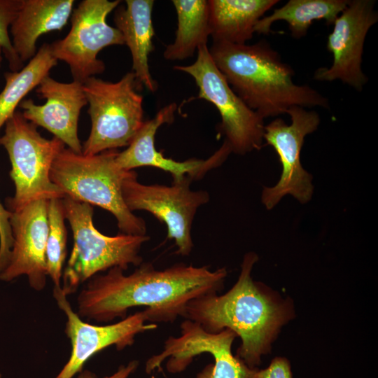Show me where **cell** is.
<instances>
[{"mask_svg":"<svg viewBox=\"0 0 378 378\" xmlns=\"http://www.w3.org/2000/svg\"><path fill=\"white\" fill-rule=\"evenodd\" d=\"M227 274L225 267L211 271L183 263L158 270L142 262L128 275L114 267L86 281L77 297L76 313L81 318L106 323L144 306L148 322H173L184 316L190 300L221 290Z\"/></svg>","mask_w":378,"mask_h":378,"instance_id":"obj_1","label":"cell"},{"mask_svg":"<svg viewBox=\"0 0 378 378\" xmlns=\"http://www.w3.org/2000/svg\"><path fill=\"white\" fill-rule=\"evenodd\" d=\"M258 260L254 252L247 253L232 288L222 295L211 293L190 300L183 316L210 333L232 330L241 340L235 356L251 369L270 353L281 328L294 314L290 301L253 280L251 271Z\"/></svg>","mask_w":378,"mask_h":378,"instance_id":"obj_2","label":"cell"},{"mask_svg":"<svg viewBox=\"0 0 378 378\" xmlns=\"http://www.w3.org/2000/svg\"><path fill=\"white\" fill-rule=\"evenodd\" d=\"M210 55L235 94L263 119L292 106L329 107L326 97L294 83L293 69L265 41L253 45L213 41Z\"/></svg>","mask_w":378,"mask_h":378,"instance_id":"obj_3","label":"cell"},{"mask_svg":"<svg viewBox=\"0 0 378 378\" xmlns=\"http://www.w3.org/2000/svg\"><path fill=\"white\" fill-rule=\"evenodd\" d=\"M118 153L110 150L86 155L64 147L53 161L50 179L64 197L111 213L121 233L144 236V220L127 208L122 197V182L127 171L116 163Z\"/></svg>","mask_w":378,"mask_h":378,"instance_id":"obj_4","label":"cell"},{"mask_svg":"<svg viewBox=\"0 0 378 378\" xmlns=\"http://www.w3.org/2000/svg\"><path fill=\"white\" fill-rule=\"evenodd\" d=\"M62 200L64 217L73 234V248L61 286L66 296L101 272L114 267L125 271L131 265L137 267L142 263L139 253L143 244L150 239L148 236L104 235L94 225L92 205L67 197Z\"/></svg>","mask_w":378,"mask_h":378,"instance_id":"obj_5","label":"cell"},{"mask_svg":"<svg viewBox=\"0 0 378 378\" xmlns=\"http://www.w3.org/2000/svg\"><path fill=\"white\" fill-rule=\"evenodd\" d=\"M0 145L6 150L10 164V176L15 186L12 197L6 200V208L17 211L39 200L62 199V190L51 181L50 173L64 144L53 136H42L37 127L16 111L5 124Z\"/></svg>","mask_w":378,"mask_h":378,"instance_id":"obj_6","label":"cell"},{"mask_svg":"<svg viewBox=\"0 0 378 378\" xmlns=\"http://www.w3.org/2000/svg\"><path fill=\"white\" fill-rule=\"evenodd\" d=\"M91 130L82 153L92 155L128 146L144 122L143 96L132 71L118 81L95 76L83 83Z\"/></svg>","mask_w":378,"mask_h":378,"instance_id":"obj_7","label":"cell"},{"mask_svg":"<svg viewBox=\"0 0 378 378\" xmlns=\"http://www.w3.org/2000/svg\"><path fill=\"white\" fill-rule=\"evenodd\" d=\"M194 63L176 66L191 76L199 88L198 98L213 104L221 118L220 129L232 152L245 155L262 146L264 119L248 108L232 90L216 66L207 44L200 46Z\"/></svg>","mask_w":378,"mask_h":378,"instance_id":"obj_8","label":"cell"},{"mask_svg":"<svg viewBox=\"0 0 378 378\" xmlns=\"http://www.w3.org/2000/svg\"><path fill=\"white\" fill-rule=\"evenodd\" d=\"M120 0H83L73 10L71 29L62 39L51 43L53 57L69 67L74 80L83 83L105 70L99 52L109 46L124 45L120 31L106 22Z\"/></svg>","mask_w":378,"mask_h":378,"instance_id":"obj_9","label":"cell"},{"mask_svg":"<svg viewBox=\"0 0 378 378\" xmlns=\"http://www.w3.org/2000/svg\"><path fill=\"white\" fill-rule=\"evenodd\" d=\"M193 179L186 176L170 186L144 185L137 181L133 170L127 171L122 182V193L125 204L133 212H150L167 227L168 239H174L176 253L190 255L193 243L191 227L197 209L207 203L206 191L190 190Z\"/></svg>","mask_w":378,"mask_h":378,"instance_id":"obj_10","label":"cell"},{"mask_svg":"<svg viewBox=\"0 0 378 378\" xmlns=\"http://www.w3.org/2000/svg\"><path fill=\"white\" fill-rule=\"evenodd\" d=\"M286 113L290 117V125L276 118L264 127L263 139L274 148L282 166L277 183L265 187L262 192V202L268 210L287 195L301 204L307 203L314 192L312 176L303 168L300 156L304 137L315 132L320 124L319 115L298 106L290 107Z\"/></svg>","mask_w":378,"mask_h":378,"instance_id":"obj_11","label":"cell"},{"mask_svg":"<svg viewBox=\"0 0 378 378\" xmlns=\"http://www.w3.org/2000/svg\"><path fill=\"white\" fill-rule=\"evenodd\" d=\"M237 335L225 329L218 333L205 331L192 321L186 319L181 324V335L166 340L162 351L149 358L145 371L150 374L166 360L170 373L184 371L193 358L202 353L210 354L214 363L208 364L195 378H250L252 369L232 353V344Z\"/></svg>","mask_w":378,"mask_h":378,"instance_id":"obj_12","label":"cell"},{"mask_svg":"<svg viewBox=\"0 0 378 378\" xmlns=\"http://www.w3.org/2000/svg\"><path fill=\"white\" fill-rule=\"evenodd\" d=\"M53 297L66 317L64 332L71 346L69 360L55 378H74L94 354L111 346L122 350L134 344L138 334L157 328L155 324L146 323L148 316L144 309L113 324L92 325L74 311L61 286H54Z\"/></svg>","mask_w":378,"mask_h":378,"instance_id":"obj_13","label":"cell"},{"mask_svg":"<svg viewBox=\"0 0 378 378\" xmlns=\"http://www.w3.org/2000/svg\"><path fill=\"white\" fill-rule=\"evenodd\" d=\"M375 1L351 0L333 23L328 35L327 49L332 54L330 68L318 69L314 79L340 80L361 91L368 78L361 69L364 43L369 29L378 21Z\"/></svg>","mask_w":378,"mask_h":378,"instance_id":"obj_14","label":"cell"},{"mask_svg":"<svg viewBox=\"0 0 378 378\" xmlns=\"http://www.w3.org/2000/svg\"><path fill=\"white\" fill-rule=\"evenodd\" d=\"M48 200H39L11 212L13 245L8 265L0 274L1 281H10L26 275L34 290L41 291L45 288L48 276Z\"/></svg>","mask_w":378,"mask_h":378,"instance_id":"obj_15","label":"cell"},{"mask_svg":"<svg viewBox=\"0 0 378 378\" xmlns=\"http://www.w3.org/2000/svg\"><path fill=\"white\" fill-rule=\"evenodd\" d=\"M36 92L46 102L38 105L31 99L22 100L19 108L24 118L49 131L70 150L82 153L78 123L82 108L88 104L83 83L76 80L62 83L47 76Z\"/></svg>","mask_w":378,"mask_h":378,"instance_id":"obj_16","label":"cell"},{"mask_svg":"<svg viewBox=\"0 0 378 378\" xmlns=\"http://www.w3.org/2000/svg\"><path fill=\"white\" fill-rule=\"evenodd\" d=\"M177 109L176 103H171L158 111L155 116L145 121L127 148L118 153L115 161L123 170L136 167H153L169 172L173 182L189 176L193 180L202 178L209 169L221 164L232 152L226 142L212 156L204 160L190 159L178 162L167 158L155 146V134L163 124L172 123Z\"/></svg>","mask_w":378,"mask_h":378,"instance_id":"obj_17","label":"cell"},{"mask_svg":"<svg viewBox=\"0 0 378 378\" xmlns=\"http://www.w3.org/2000/svg\"><path fill=\"white\" fill-rule=\"evenodd\" d=\"M74 0H21L10 27L13 49L24 62L37 52L36 42L46 33L60 31L71 18Z\"/></svg>","mask_w":378,"mask_h":378,"instance_id":"obj_18","label":"cell"},{"mask_svg":"<svg viewBox=\"0 0 378 378\" xmlns=\"http://www.w3.org/2000/svg\"><path fill=\"white\" fill-rule=\"evenodd\" d=\"M125 7L116 9L114 23L129 48L132 60V72L139 88L155 92L157 81L150 72L148 56L154 50L155 32L152 22L153 0H126Z\"/></svg>","mask_w":378,"mask_h":378,"instance_id":"obj_19","label":"cell"},{"mask_svg":"<svg viewBox=\"0 0 378 378\" xmlns=\"http://www.w3.org/2000/svg\"><path fill=\"white\" fill-rule=\"evenodd\" d=\"M213 41L243 45L253 38L258 21L278 0H209Z\"/></svg>","mask_w":378,"mask_h":378,"instance_id":"obj_20","label":"cell"},{"mask_svg":"<svg viewBox=\"0 0 378 378\" xmlns=\"http://www.w3.org/2000/svg\"><path fill=\"white\" fill-rule=\"evenodd\" d=\"M349 0H290L273 13L260 18L255 26V32L269 34L272 24L283 20L288 23L291 36L300 38L315 20H325L326 24H333L344 10Z\"/></svg>","mask_w":378,"mask_h":378,"instance_id":"obj_21","label":"cell"},{"mask_svg":"<svg viewBox=\"0 0 378 378\" xmlns=\"http://www.w3.org/2000/svg\"><path fill=\"white\" fill-rule=\"evenodd\" d=\"M177 15V29L173 43L164 51L167 60L181 61L193 56L207 44L211 36L209 2L206 0H173Z\"/></svg>","mask_w":378,"mask_h":378,"instance_id":"obj_22","label":"cell"},{"mask_svg":"<svg viewBox=\"0 0 378 378\" xmlns=\"http://www.w3.org/2000/svg\"><path fill=\"white\" fill-rule=\"evenodd\" d=\"M57 64L50 43H44L21 70L4 74L6 83L0 92V130L17 111L25 96L49 76Z\"/></svg>","mask_w":378,"mask_h":378,"instance_id":"obj_23","label":"cell"},{"mask_svg":"<svg viewBox=\"0 0 378 378\" xmlns=\"http://www.w3.org/2000/svg\"><path fill=\"white\" fill-rule=\"evenodd\" d=\"M62 199L48 200V234L46 242V258L47 274L54 286H61L62 270L67 254V231L64 223Z\"/></svg>","mask_w":378,"mask_h":378,"instance_id":"obj_24","label":"cell"},{"mask_svg":"<svg viewBox=\"0 0 378 378\" xmlns=\"http://www.w3.org/2000/svg\"><path fill=\"white\" fill-rule=\"evenodd\" d=\"M20 4L21 0H0V46L13 72L18 71L24 67L13 49L8 33V29L16 17Z\"/></svg>","mask_w":378,"mask_h":378,"instance_id":"obj_25","label":"cell"},{"mask_svg":"<svg viewBox=\"0 0 378 378\" xmlns=\"http://www.w3.org/2000/svg\"><path fill=\"white\" fill-rule=\"evenodd\" d=\"M10 212L0 202V274L6 267L13 245Z\"/></svg>","mask_w":378,"mask_h":378,"instance_id":"obj_26","label":"cell"},{"mask_svg":"<svg viewBox=\"0 0 378 378\" xmlns=\"http://www.w3.org/2000/svg\"><path fill=\"white\" fill-rule=\"evenodd\" d=\"M250 378H293L290 364L284 357H276L265 369H252Z\"/></svg>","mask_w":378,"mask_h":378,"instance_id":"obj_27","label":"cell"},{"mask_svg":"<svg viewBox=\"0 0 378 378\" xmlns=\"http://www.w3.org/2000/svg\"><path fill=\"white\" fill-rule=\"evenodd\" d=\"M139 363L138 360H133L129 362L127 365H120L118 370L111 375L106 376L104 378H129L137 369ZM74 378H97L94 373L88 370H83Z\"/></svg>","mask_w":378,"mask_h":378,"instance_id":"obj_28","label":"cell"},{"mask_svg":"<svg viewBox=\"0 0 378 378\" xmlns=\"http://www.w3.org/2000/svg\"><path fill=\"white\" fill-rule=\"evenodd\" d=\"M3 50H2V48L0 46V68L1 66V62L3 61Z\"/></svg>","mask_w":378,"mask_h":378,"instance_id":"obj_29","label":"cell"},{"mask_svg":"<svg viewBox=\"0 0 378 378\" xmlns=\"http://www.w3.org/2000/svg\"><path fill=\"white\" fill-rule=\"evenodd\" d=\"M0 378H2V377H1V373H0Z\"/></svg>","mask_w":378,"mask_h":378,"instance_id":"obj_30","label":"cell"}]
</instances>
